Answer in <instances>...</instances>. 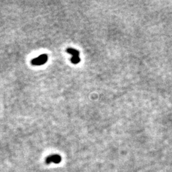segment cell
<instances>
[{"label": "cell", "instance_id": "2", "mask_svg": "<svg viewBox=\"0 0 172 172\" xmlns=\"http://www.w3.org/2000/svg\"><path fill=\"white\" fill-rule=\"evenodd\" d=\"M61 161V157L58 154H54L50 156H48L46 159V163L47 164H50L54 163L55 164H58Z\"/></svg>", "mask_w": 172, "mask_h": 172}, {"label": "cell", "instance_id": "1", "mask_svg": "<svg viewBox=\"0 0 172 172\" xmlns=\"http://www.w3.org/2000/svg\"><path fill=\"white\" fill-rule=\"evenodd\" d=\"M48 60V56L47 54H42L38 57L31 60V64L34 66H41L47 63Z\"/></svg>", "mask_w": 172, "mask_h": 172}, {"label": "cell", "instance_id": "4", "mask_svg": "<svg viewBox=\"0 0 172 172\" xmlns=\"http://www.w3.org/2000/svg\"><path fill=\"white\" fill-rule=\"evenodd\" d=\"M70 61H71V63L74 64H77L80 63V57H75V58L71 57V58L70 59Z\"/></svg>", "mask_w": 172, "mask_h": 172}, {"label": "cell", "instance_id": "3", "mask_svg": "<svg viewBox=\"0 0 172 172\" xmlns=\"http://www.w3.org/2000/svg\"><path fill=\"white\" fill-rule=\"evenodd\" d=\"M66 52L72 56L73 58H75V57H79L80 55V52L77 51V49L73 48H68L66 49Z\"/></svg>", "mask_w": 172, "mask_h": 172}]
</instances>
